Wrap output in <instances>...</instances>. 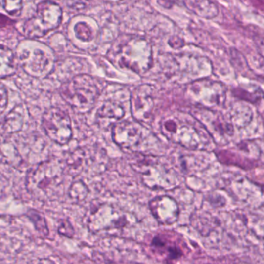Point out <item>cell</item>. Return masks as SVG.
<instances>
[{
	"instance_id": "8",
	"label": "cell",
	"mask_w": 264,
	"mask_h": 264,
	"mask_svg": "<svg viewBox=\"0 0 264 264\" xmlns=\"http://www.w3.org/2000/svg\"><path fill=\"white\" fill-rule=\"evenodd\" d=\"M191 115L202 123L216 144L221 146L231 141L234 135L233 125L219 111L197 107Z\"/></svg>"
},
{
	"instance_id": "25",
	"label": "cell",
	"mask_w": 264,
	"mask_h": 264,
	"mask_svg": "<svg viewBox=\"0 0 264 264\" xmlns=\"http://www.w3.org/2000/svg\"><path fill=\"white\" fill-rule=\"evenodd\" d=\"M8 102L9 95L7 88L3 83L0 82V115H2L7 108Z\"/></svg>"
},
{
	"instance_id": "23",
	"label": "cell",
	"mask_w": 264,
	"mask_h": 264,
	"mask_svg": "<svg viewBox=\"0 0 264 264\" xmlns=\"http://www.w3.org/2000/svg\"><path fill=\"white\" fill-rule=\"evenodd\" d=\"M27 216H28L29 218L32 220L37 230L39 231L42 234H44V235L48 234V228H47L46 221H45V219L44 218L42 214L38 213L37 211L31 210L29 212Z\"/></svg>"
},
{
	"instance_id": "20",
	"label": "cell",
	"mask_w": 264,
	"mask_h": 264,
	"mask_svg": "<svg viewBox=\"0 0 264 264\" xmlns=\"http://www.w3.org/2000/svg\"><path fill=\"white\" fill-rule=\"evenodd\" d=\"M88 192L89 191H88L87 186L85 184V183L79 180V181H75L72 184L70 187L68 195H69L70 198H72V201L78 202L85 200Z\"/></svg>"
},
{
	"instance_id": "9",
	"label": "cell",
	"mask_w": 264,
	"mask_h": 264,
	"mask_svg": "<svg viewBox=\"0 0 264 264\" xmlns=\"http://www.w3.org/2000/svg\"><path fill=\"white\" fill-rule=\"evenodd\" d=\"M42 126L49 139L61 146L68 144L73 136L72 120L61 108L46 109L42 116Z\"/></svg>"
},
{
	"instance_id": "7",
	"label": "cell",
	"mask_w": 264,
	"mask_h": 264,
	"mask_svg": "<svg viewBox=\"0 0 264 264\" xmlns=\"http://www.w3.org/2000/svg\"><path fill=\"white\" fill-rule=\"evenodd\" d=\"M186 93L196 107L214 109L223 105L226 98V88L221 82L210 79H199L187 86Z\"/></svg>"
},
{
	"instance_id": "6",
	"label": "cell",
	"mask_w": 264,
	"mask_h": 264,
	"mask_svg": "<svg viewBox=\"0 0 264 264\" xmlns=\"http://www.w3.org/2000/svg\"><path fill=\"white\" fill-rule=\"evenodd\" d=\"M131 166L141 174L143 182L152 189H166L177 184L172 169L163 164L159 157L139 154Z\"/></svg>"
},
{
	"instance_id": "22",
	"label": "cell",
	"mask_w": 264,
	"mask_h": 264,
	"mask_svg": "<svg viewBox=\"0 0 264 264\" xmlns=\"http://www.w3.org/2000/svg\"><path fill=\"white\" fill-rule=\"evenodd\" d=\"M75 36L83 42H89L94 38L92 29L85 22H79L75 26Z\"/></svg>"
},
{
	"instance_id": "26",
	"label": "cell",
	"mask_w": 264,
	"mask_h": 264,
	"mask_svg": "<svg viewBox=\"0 0 264 264\" xmlns=\"http://www.w3.org/2000/svg\"><path fill=\"white\" fill-rule=\"evenodd\" d=\"M158 3L166 9H170L173 6L175 1L174 0H158Z\"/></svg>"
},
{
	"instance_id": "13",
	"label": "cell",
	"mask_w": 264,
	"mask_h": 264,
	"mask_svg": "<svg viewBox=\"0 0 264 264\" xmlns=\"http://www.w3.org/2000/svg\"><path fill=\"white\" fill-rule=\"evenodd\" d=\"M145 127L135 121H118L112 127L113 142L123 150H134L141 143Z\"/></svg>"
},
{
	"instance_id": "11",
	"label": "cell",
	"mask_w": 264,
	"mask_h": 264,
	"mask_svg": "<svg viewBox=\"0 0 264 264\" xmlns=\"http://www.w3.org/2000/svg\"><path fill=\"white\" fill-rule=\"evenodd\" d=\"M127 224L126 215L113 205L106 203L97 206L88 219V227L95 233L123 228Z\"/></svg>"
},
{
	"instance_id": "15",
	"label": "cell",
	"mask_w": 264,
	"mask_h": 264,
	"mask_svg": "<svg viewBox=\"0 0 264 264\" xmlns=\"http://www.w3.org/2000/svg\"><path fill=\"white\" fill-rule=\"evenodd\" d=\"M149 207L152 216L161 225H172L178 220V204L169 195H160L152 198L149 202Z\"/></svg>"
},
{
	"instance_id": "14",
	"label": "cell",
	"mask_w": 264,
	"mask_h": 264,
	"mask_svg": "<svg viewBox=\"0 0 264 264\" xmlns=\"http://www.w3.org/2000/svg\"><path fill=\"white\" fill-rule=\"evenodd\" d=\"M184 243L177 235L172 232H161L152 239L150 247L154 254L164 257L165 262H172L184 257Z\"/></svg>"
},
{
	"instance_id": "1",
	"label": "cell",
	"mask_w": 264,
	"mask_h": 264,
	"mask_svg": "<svg viewBox=\"0 0 264 264\" xmlns=\"http://www.w3.org/2000/svg\"><path fill=\"white\" fill-rule=\"evenodd\" d=\"M161 131L170 141L191 150H207L212 138L195 116L175 113L161 122ZM213 140V139H212Z\"/></svg>"
},
{
	"instance_id": "18",
	"label": "cell",
	"mask_w": 264,
	"mask_h": 264,
	"mask_svg": "<svg viewBox=\"0 0 264 264\" xmlns=\"http://www.w3.org/2000/svg\"><path fill=\"white\" fill-rule=\"evenodd\" d=\"M16 72L15 55L13 50L0 44V79L9 77Z\"/></svg>"
},
{
	"instance_id": "16",
	"label": "cell",
	"mask_w": 264,
	"mask_h": 264,
	"mask_svg": "<svg viewBox=\"0 0 264 264\" xmlns=\"http://www.w3.org/2000/svg\"><path fill=\"white\" fill-rule=\"evenodd\" d=\"M125 116V110L121 104L114 101L105 102L102 107L98 109L97 118L102 126L114 124L116 122L120 121Z\"/></svg>"
},
{
	"instance_id": "24",
	"label": "cell",
	"mask_w": 264,
	"mask_h": 264,
	"mask_svg": "<svg viewBox=\"0 0 264 264\" xmlns=\"http://www.w3.org/2000/svg\"><path fill=\"white\" fill-rule=\"evenodd\" d=\"M92 0H67L66 4L68 9L73 12H80L88 7Z\"/></svg>"
},
{
	"instance_id": "10",
	"label": "cell",
	"mask_w": 264,
	"mask_h": 264,
	"mask_svg": "<svg viewBox=\"0 0 264 264\" xmlns=\"http://www.w3.org/2000/svg\"><path fill=\"white\" fill-rule=\"evenodd\" d=\"M19 58L23 71L32 77H44L54 68V61L50 50L41 44L24 49Z\"/></svg>"
},
{
	"instance_id": "3",
	"label": "cell",
	"mask_w": 264,
	"mask_h": 264,
	"mask_svg": "<svg viewBox=\"0 0 264 264\" xmlns=\"http://www.w3.org/2000/svg\"><path fill=\"white\" fill-rule=\"evenodd\" d=\"M63 174V165L57 160L40 163L27 174V190L41 200L50 199L57 195V191L62 184Z\"/></svg>"
},
{
	"instance_id": "21",
	"label": "cell",
	"mask_w": 264,
	"mask_h": 264,
	"mask_svg": "<svg viewBox=\"0 0 264 264\" xmlns=\"http://www.w3.org/2000/svg\"><path fill=\"white\" fill-rule=\"evenodd\" d=\"M0 5L11 16H19L23 10V0H0Z\"/></svg>"
},
{
	"instance_id": "17",
	"label": "cell",
	"mask_w": 264,
	"mask_h": 264,
	"mask_svg": "<svg viewBox=\"0 0 264 264\" xmlns=\"http://www.w3.org/2000/svg\"><path fill=\"white\" fill-rule=\"evenodd\" d=\"M184 4L191 13L201 18L212 20L218 16V5L212 0H184Z\"/></svg>"
},
{
	"instance_id": "2",
	"label": "cell",
	"mask_w": 264,
	"mask_h": 264,
	"mask_svg": "<svg viewBox=\"0 0 264 264\" xmlns=\"http://www.w3.org/2000/svg\"><path fill=\"white\" fill-rule=\"evenodd\" d=\"M110 57L116 66L139 75L146 73L153 63L151 45L145 38L136 35H125L116 40Z\"/></svg>"
},
{
	"instance_id": "4",
	"label": "cell",
	"mask_w": 264,
	"mask_h": 264,
	"mask_svg": "<svg viewBox=\"0 0 264 264\" xmlns=\"http://www.w3.org/2000/svg\"><path fill=\"white\" fill-rule=\"evenodd\" d=\"M60 93L64 102L75 112L84 114L95 106L100 95V89L92 76L82 74L64 82Z\"/></svg>"
},
{
	"instance_id": "5",
	"label": "cell",
	"mask_w": 264,
	"mask_h": 264,
	"mask_svg": "<svg viewBox=\"0 0 264 264\" xmlns=\"http://www.w3.org/2000/svg\"><path fill=\"white\" fill-rule=\"evenodd\" d=\"M63 11L54 1L44 0L37 5L34 15L23 23V32L29 39L46 36L61 24Z\"/></svg>"
},
{
	"instance_id": "19",
	"label": "cell",
	"mask_w": 264,
	"mask_h": 264,
	"mask_svg": "<svg viewBox=\"0 0 264 264\" xmlns=\"http://www.w3.org/2000/svg\"><path fill=\"white\" fill-rule=\"evenodd\" d=\"M230 119L232 125L235 124L239 127H244L250 123L253 119V111L247 105L242 103L236 104L232 108Z\"/></svg>"
},
{
	"instance_id": "12",
	"label": "cell",
	"mask_w": 264,
	"mask_h": 264,
	"mask_svg": "<svg viewBox=\"0 0 264 264\" xmlns=\"http://www.w3.org/2000/svg\"><path fill=\"white\" fill-rule=\"evenodd\" d=\"M154 88L149 84L140 85L131 93V111L132 117L139 123H149L153 117L155 102Z\"/></svg>"
}]
</instances>
